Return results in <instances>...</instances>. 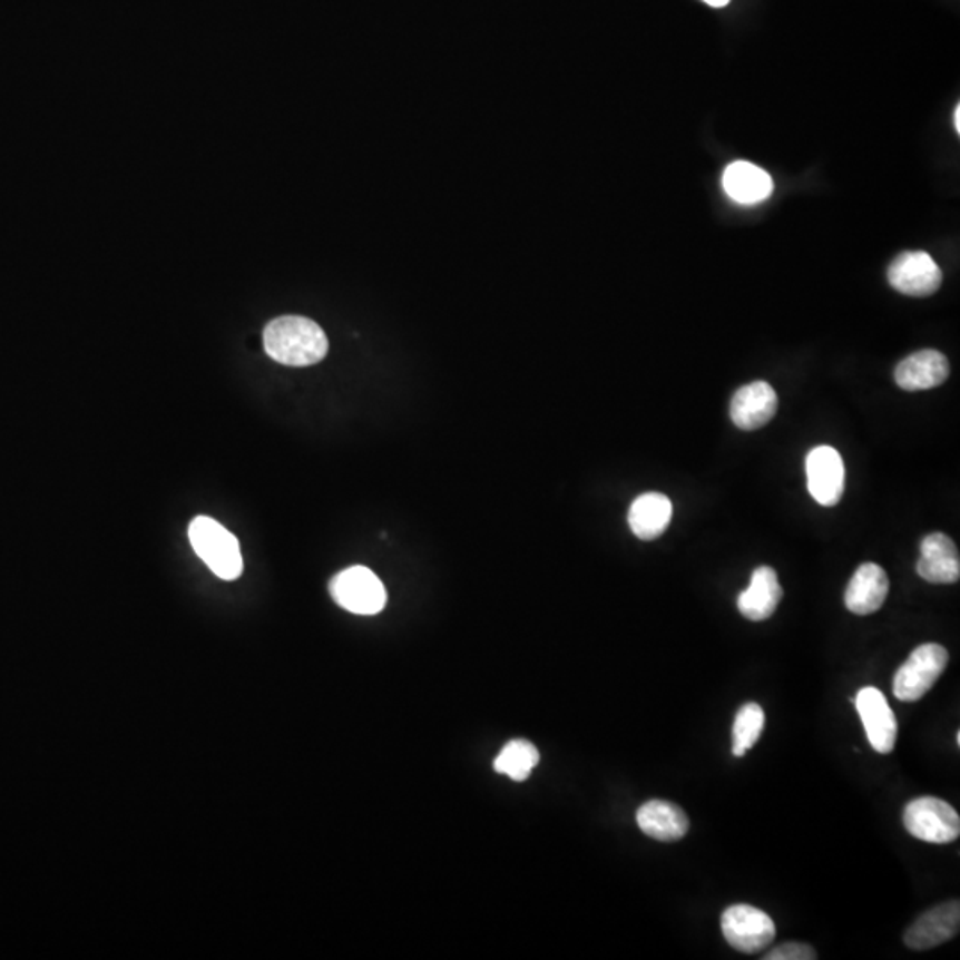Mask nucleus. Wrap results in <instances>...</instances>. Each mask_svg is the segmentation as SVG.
I'll use <instances>...</instances> for the list:
<instances>
[{"mask_svg": "<svg viewBox=\"0 0 960 960\" xmlns=\"http://www.w3.org/2000/svg\"><path fill=\"white\" fill-rule=\"evenodd\" d=\"M539 763V751L529 741H511L500 751L493 767L498 774L507 775L512 781L529 780L533 768Z\"/></svg>", "mask_w": 960, "mask_h": 960, "instance_id": "19", "label": "nucleus"}, {"mask_svg": "<svg viewBox=\"0 0 960 960\" xmlns=\"http://www.w3.org/2000/svg\"><path fill=\"white\" fill-rule=\"evenodd\" d=\"M673 518V502L662 493H644L635 498L628 512L631 532L643 541L660 538Z\"/></svg>", "mask_w": 960, "mask_h": 960, "instance_id": "18", "label": "nucleus"}, {"mask_svg": "<svg viewBox=\"0 0 960 960\" xmlns=\"http://www.w3.org/2000/svg\"><path fill=\"white\" fill-rule=\"evenodd\" d=\"M917 571L930 584H956L960 578V556L956 542L947 533L934 532L923 538Z\"/></svg>", "mask_w": 960, "mask_h": 960, "instance_id": "13", "label": "nucleus"}, {"mask_svg": "<svg viewBox=\"0 0 960 960\" xmlns=\"http://www.w3.org/2000/svg\"><path fill=\"white\" fill-rule=\"evenodd\" d=\"M903 825L921 842L938 845L956 842L960 834L959 813L947 801L930 795L909 802L903 810Z\"/></svg>", "mask_w": 960, "mask_h": 960, "instance_id": "4", "label": "nucleus"}, {"mask_svg": "<svg viewBox=\"0 0 960 960\" xmlns=\"http://www.w3.org/2000/svg\"><path fill=\"white\" fill-rule=\"evenodd\" d=\"M265 353L288 366H310L326 357L330 342L317 322L297 315L274 319L264 330Z\"/></svg>", "mask_w": 960, "mask_h": 960, "instance_id": "1", "label": "nucleus"}, {"mask_svg": "<svg viewBox=\"0 0 960 960\" xmlns=\"http://www.w3.org/2000/svg\"><path fill=\"white\" fill-rule=\"evenodd\" d=\"M807 491L820 506L833 507L845 491V467L836 449L820 445L806 458Z\"/></svg>", "mask_w": 960, "mask_h": 960, "instance_id": "8", "label": "nucleus"}, {"mask_svg": "<svg viewBox=\"0 0 960 960\" xmlns=\"http://www.w3.org/2000/svg\"><path fill=\"white\" fill-rule=\"evenodd\" d=\"M765 729V712L756 703H747L736 712L733 723V756L744 758Z\"/></svg>", "mask_w": 960, "mask_h": 960, "instance_id": "20", "label": "nucleus"}, {"mask_svg": "<svg viewBox=\"0 0 960 960\" xmlns=\"http://www.w3.org/2000/svg\"><path fill=\"white\" fill-rule=\"evenodd\" d=\"M948 652L935 643L921 644L897 670L893 694L903 703H914L925 696L948 666Z\"/></svg>", "mask_w": 960, "mask_h": 960, "instance_id": "3", "label": "nucleus"}, {"mask_svg": "<svg viewBox=\"0 0 960 960\" xmlns=\"http://www.w3.org/2000/svg\"><path fill=\"white\" fill-rule=\"evenodd\" d=\"M637 824L646 836L658 842H678L688 833L690 822L685 811L673 802H646L637 811Z\"/></svg>", "mask_w": 960, "mask_h": 960, "instance_id": "16", "label": "nucleus"}, {"mask_svg": "<svg viewBox=\"0 0 960 960\" xmlns=\"http://www.w3.org/2000/svg\"><path fill=\"white\" fill-rule=\"evenodd\" d=\"M703 2L712 6V8H724V6L729 4V0H703Z\"/></svg>", "mask_w": 960, "mask_h": 960, "instance_id": "22", "label": "nucleus"}, {"mask_svg": "<svg viewBox=\"0 0 960 960\" xmlns=\"http://www.w3.org/2000/svg\"><path fill=\"white\" fill-rule=\"evenodd\" d=\"M855 706L873 750L881 754L891 753L899 736V724L884 694L875 687L861 688L855 696Z\"/></svg>", "mask_w": 960, "mask_h": 960, "instance_id": "9", "label": "nucleus"}, {"mask_svg": "<svg viewBox=\"0 0 960 960\" xmlns=\"http://www.w3.org/2000/svg\"><path fill=\"white\" fill-rule=\"evenodd\" d=\"M723 934L742 953H760L775 939V925L767 912L753 905H732L723 912Z\"/></svg>", "mask_w": 960, "mask_h": 960, "instance_id": "6", "label": "nucleus"}, {"mask_svg": "<svg viewBox=\"0 0 960 960\" xmlns=\"http://www.w3.org/2000/svg\"><path fill=\"white\" fill-rule=\"evenodd\" d=\"M723 187L727 196L735 202L754 205L771 196L774 184L765 169L758 168L756 164L738 160L729 164L724 172Z\"/></svg>", "mask_w": 960, "mask_h": 960, "instance_id": "17", "label": "nucleus"}, {"mask_svg": "<svg viewBox=\"0 0 960 960\" xmlns=\"http://www.w3.org/2000/svg\"><path fill=\"white\" fill-rule=\"evenodd\" d=\"M959 929L960 903L959 900H950L921 914L909 927L903 941L911 950H930L956 938Z\"/></svg>", "mask_w": 960, "mask_h": 960, "instance_id": "10", "label": "nucleus"}, {"mask_svg": "<svg viewBox=\"0 0 960 960\" xmlns=\"http://www.w3.org/2000/svg\"><path fill=\"white\" fill-rule=\"evenodd\" d=\"M890 580L881 566L861 565L845 590V607L855 616H870L884 605Z\"/></svg>", "mask_w": 960, "mask_h": 960, "instance_id": "14", "label": "nucleus"}, {"mask_svg": "<svg viewBox=\"0 0 960 960\" xmlns=\"http://www.w3.org/2000/svg\"><path fill=\"white\" fill-rule=\"evenodd\" d=\"M783 599V587L780 578L771 566H760L754 569L747 589L738 595V610L750 621H765L774 616L775 608Z\"/></svg>", "mask_w": 960, "mask_h": 960, "instance_id": "15", "label": "nucleus"}, {"mask_svg": "<svg viewBox=\"0 0 960 960\" xmlns=\"http://www.w3.org/2000/svg\"><path fill=\"white\" fill-rule=\"evenodd\" d=\"M189 541L199 559L221 580H235L243 575V556L237 538L219 521L198 516L190 521Z\"/></svg>", "mask_w": 960, "mask_h": 960, "instance_id": "2", "label": "nucleus"}, {"mask_svg": "<svg viewBox=\"0 0 960 960\" xmlns=\"http://www.w3.org/2000/svg\"><path fill=\"white\" fill-rule=\"evenodd\" d=\"M953 124H956L957 133H960V106L956 107V116H953Z\"/></svg>", "mask_w": 960, "mask_h": 960, "instance_id": "23", "label": "nucleus"}, {"mask_svg": "<svg viewBox=\"0 0 960 960\" xmlns=\"http://www.w3.org/2000/svg\"><path fill=\"white\" fill-rule=\"evenodd\" d=\"M765 960H815L816 953L810 944L786 943L774 948L772 952L763 957Z\"/></svg>", "mask_w": 960, "mask_h": 960, "instance_id": "21", "label": "nucleus"}, {"mask_svg": "<svg viewBox=\"0 0 960 960\" xmlns=\"http://www.w3.org/2000/svg\"><path fill=\"white\" fill-rule=\"evenodd\" d=\"M888 280L900 294L927 297L939 291L943 273L929 253L905 252L891 262Z\"/></svg>", "mask_w": 960, "mask_h": 960, "instance_id": "7", "label": "nucleus"}, {"mask_svg": "<svg viewBox=\"0 0 960 960\" xmlns=\"http://www.w3.org/2000/svg\"><path fill=\"white\" fill-rule=\"evenodd\" d=\"M950 375V362L934 349H923L905 357L894 369V381L905 392L941 386Z\"/></svg>", "mask_w": 960, "mask_h": 960, "instance_id": "12", "label": "nucleus"}, {"mask_svg": "<svg viewBox=\"0 0 960 960\" xmlns=\"http://www.w3.org/2000/svg\"><path fill=\"white\" fill-rule=\"evenodd\" d=\"M330 592L340 607L357 616L380 614L388 599L383 581L365 566H353L340 571L331 580Z\"/></svg>", "mask_w": 960, "mask_h": 960, "instance_id": "5", "label": "nucleus"}, {"mask_svg": "<svg viewBox=\"0 0 960 960\" xmlns=\"http://www.w3.org/2000/svg\"><path fill=\"white\" fill-rule=\"evenodd\" d=\"M777 413V393L765 381H753L736 390L729 414L742 431H756L774 419Z\"/></svg>", "mask_w": 960, "mask_h": 960, "instance_id": "11", "label": "nucleus"}]
</instances>
